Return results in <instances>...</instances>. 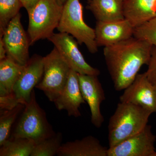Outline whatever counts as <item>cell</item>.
<instances>
[{
    "label": "cell",
    "instance_id": "cell-5",
    "mask_svg": "<svg viewBox=\"0 0 156 156\" xmlns=\"http://www.w3.org/2000/svg\"><path fill=\"white\" fill-rule=\"evenodd\" d=\"M62 9L57 0H40L28 12L27 34L30 46L39 40L49 39L54 34Z\"/></svg>",
    "mask_w": 156,
    "mask_h": 156
},
{
    "label": "cell",
    "instance_id": "cell-3",
    "mask_svg": "<svg viewBox=\"0 0 156 156\" xmlns=\"http://www.w3.org/2000/svg\"><path fill=\"white\" fill-rule=\"evenodd\" d=\"M83 8L80 0H68L63 5L61 19L57 30L69 34L79 44L85 45L90 53H97L95 31L87 25L83 18Z\"/></svg>",
    "mask_w": 156,
    "mask_h": 156
},
{
    "label": "cell",
    "instance_id": "cell-18",
    "mask_svg": "<svg viewBox=\"0 0 156 156\" xmlns=\"http://www.w3.org/2000/svg\"><path fill=\"white\" fill-rule=\"evenodd\" d=\"M23 66L7 56L0 60V96L13 93Z\"/></svg>",
    "mask_w": 156,
    "mask_h": 156
},
{
    "label": "cell",
    "instance_id": "cell-15",
    "mask_svg": "<svg viewBox=\"0 0 156 156\" xmlns=\"http://www.w3.org/2000/svg\"><path fill=\"white\" fill-rule=\"evenodd\" d=\"M108 148L95 136L89 135L80 140L62 144L58 156H107Z\"/></svg>",
    "mask_w": 156,
    "mask_h": 156
},
{
    "label": "cell",
    "instance_id": "cell-24",
    "mask_svg": "<svg viewBox=\"0 0 156 156\" xmlns=\"http://www.w3.org/2000/svg\"><path fill=\"white\" fill-rule=\"evenodd\" d=\"M147 66L146 75L149 80L156 87V47L153 46Z\"/></svg>",
    "mask_w": 156,
    "mask_h": 156
},
{
    "label": "cell",
    "instance_id": "cell-9",
    "mask_svg": "<svg viewBox=\"0 0 156 156\" xmlns=\"http://www.w3.org/2000/svg\"><path fill=\"white\" fill-rule=\"evenodd\" d=\"M151 128L147 125L137 134L109 147L107 156H156V136L153 134Z\"/></svg>",
    "mask_w": 156,
    "mask_h": 156
},
{
    "label": "cell",
    "instance_id": "cell-28",
    "mask_svg": "<svg viewBox=\"0 0 156 156\" xmlns=\"http://www.w3.org/2000/svg\"><path fill=\"white\" fill-rule=\"evenodd\" d=\"M68 0H57L58 3H59L62 6H63V5L65 4L66 2Z\"/></svg>",
    "mask_w": 156,
    "mask_h": 156
},
{
    "label": "cell",
    "instance_id": "cell-26",
    "mask_svg": "<svg viewBox=\"0 0 156 156\" xmlns=\"http://www.w3.org/2000/svg\"><path fill=\"white\" fill-rule=\"evenodd\" d=\"M23 7L24 8L28 13L34 8L40 0H20Z\"/></svg>",
    "mask_w": 156,
    "mask_h": 156
},
{
    "label": "cell",
    "instance_id": "cell-2",
    "mask_svg": "<svg viewBox=\"0 0 156 156\" xmlns=\"http://www.w3.org/2000/svg\"><path fill=\"white\" fill-rule=\"evenodd\" d=\"M151 114L149 111L133 104L120 102L109 121V147L142 131L148 125Z\"/></svg>",
    "mask_w": 156,
    "mask_h": 156
},
{
    "label": "cell",
    "instance_id": "cell-23",
    "mask_svg": "<svg viewBox=\"0 0 156 156\" xmlns=\"http://www.w3.org/2000/svg\"><path fill=\"white\" fill-rule=\"evenodd\" d=\"M133 36L146 41L153 46L156 47V17L134 28Z\"/></svg>",
    "mask_w": 156,
    "mask_h": 156
},
{
    "label": "cell",
    "instance_id": "cell-21",
    "mask_svg": "<svg viewBox=\"0 0 156 156\" xmlns=\"http://www.w3.org/2000/svg\"><path fill=\"white\" fill-rule=\"evenodd\" d=\"M23 7L20 0H0V37Z\"/></svg>",
    "mask_w": 156,
    "mask_h": 156
},
{
    "label": "cell",
    "instance_id": "cell-12",
    "mask_svg": "<svg viewBox=\"0 0 156 156\" xmlns=\"http://www.w3.org/2000/svg\"><path fill=\"white\" fill-rule=\"evenodd\" d=\"M78 76L81 93L91 111V122L96 128H100L104 122L101 105L105 96L98 76L78 74Z\"/></svg>",
    "mask_w": 156,
    "mask_h": 156
},
{
    "label": "cell",
    "instance_id": "cell-19",
    "mask_svg": "<svg viewBox=\"0 0 156 156\" xmlns=\"http://www.w3.org/2000/svg\"><path fill=\"white\" fill-rule=\"evenodd\" d=\"M35 145L33 140L11 136L0 146V156H30Z\"/></svg>",
    "mask_w": 156,
    "mask_h": 156
},
{
    "label": "cell",
    "instance_id": "cell-25",
    "mask_svg": "<svg viewBox=\"0 0 156 156\" xmlns=\"http://www.w3.org/2000/svg\"><path fill=\"white\" fill-rule=\"evenodd\" d=\"M20 104L14 93L0 96V110L12 109Z\"/></svg>",
    "mask_w": 156,
    "mask_h": 156
},
{
    "label": "cell",
    "instance_id": "cell-10",
    "mask_svg": "<svg viewBox=\"0 0 156 156\" xmlns=\"http://www.w3.org/2000/svg\"><path fill=\"white\" fill-rule=\"evenodd\" d=\"M43 58L35 54L23 66L13 90L20 103L25 105L29 102L34 88L41 80L44 74Z\"/></svg>",
    "mask_w": 156,
    "mask_h": 156
},
{
    "label": "cell",
    "instance_id": "cell-27",
    "mask_svg": "<svg viewBox=\"0 0 156 156\" xmlns=\"http://www.w3.org/2000/svg\"><path fill=\"white\" fill-rule=\"evenodd\" d=\"M7 52L2 38L0 37V60L7 57Z\"/></svg>",
    "mask_w": 156,
    "mask_h": 156
},
{
    "label": "cell",
    "instance_id": "cell-1",
    "mask_svg": "<svg viewBox=\"0 0 156 156\" xmlns=\"http://www.w3.org/2000/svg\"><path fill=\"white\" fill-rule=\"evenodd\" d=\"M152 48L148 42L134 36L104 48L107 67L116 91L126 89L143 66L147 65Z\"/></svg>",
    "mask_w": 156,
    "mask_h": 156
},
{
    "label": "cell",
    "instance_id": "cell-17",
    "mask_svg": "<svg viewBox=\"0 0 156 156\" xmlns=\"http://www.w3.org/2000/svg\"><path fill=\"white\" fill-rule=\"evenodd\" d=\"M124 0H91L87 9L97 21H111L124 19Z\"/></svg>",
    "mask_w": 156,
    "mask_h": 156
},
{
    "label": "cell",
    "instance_id": "cell-13",
    "mask_svg": "<svg viewBox=\"0 0 156 156\" xmlns=\"http://www.w3.org/2000/svg\"><path fill=\"white\" fill-rule=\"evenodd\" d=\"M94 29L98 46L105 48L133 37L134 28L124 18L115 21H97Z\"/></svg>",
    "mask_w": 156,
    "mask_h": 156
},
{
    "label": "cell",
    "instance_id": "cell-11",
    "mask_svg": "<svg viewBox=\"0 0 156 156\" xmlns=\"http://www.w3.org/2000/svg\"><path fill=\"white\" fill-rule=\"evenodd\" d=\"M120 97V102L133 104L156 113V87L149 80L145 73L138 74Z\"/></svg>",
    "mask_w": 156,
    "mask_h": 156
},
{
    "label": "cell",
    "instance_id": "cell-4",
    "mask_svg": "<svg viewBox=\"0 0 156 156\" xmlns=\"http://www.w3.org/2000/svg\"><path fill=\"white\" fill-rule=\"evenodd\" d=\"M55 133L44 111L37 102L34 89L30 100L25 105L11 136L31 139L37 144Z\"/></svg>",
    "mask_w": 156,
    "mask_h": 156
},
{
    "label": "cell",
    "instance_id": "cell-20",
    "mask_svg": "<svg viewBox=\"0 0 156 156\" xmlns=\"http://www.w3.org/2000/svg\"><path fill=\"white\" fill-rule=\"evenodd\" d=\"M24 107L20 103L12 109L0 110V146L10 138L12 126Z\"/></svg>",
    "mask_w": 156,
    "mask_h": 156
},
{
    "label": "cell",
    "instance_id": "cell-22",
    "mask_svg": "<svg viewBox=\"0 0 156 156\" xmlns=\"http://www.w3.org/2000/svg\"><path fill=\"white\" fill-rule=\"evenodd\" d=\"M62 135L61 132L56 133L53 136L36 144L30 156H53L57 155L62 144Z\"/></svg>",
    "mask_w": 156,
    "mask_h": 156
},
{
    "label": "cell",
    "instance_id": "cell-7",
    "mask_svg": "<svg viewBox=\"0 0 156 156\" xmlns=\"http://www.w3.org/2000/svg\"><path fill=\"white\" fill-rule=\"evenodd\" d=\"M54 45L71 69L80 74L98 76L100 72L84 58L75 38L65 33H54L48 39Z\"/></svg>",
    "mask_w": 156,
    "mask_h": 156
},
{
    "label": "cell",
    "instance_id": "cell-6",
    "mask_svg": "<svg viewBox=\"0 0 156 156\" xmlns=\"http://www.w3.org/2000/svg\"><path fill=\"white\" fill-rule=\"evenodd\" d=\"M44 74L35 88L54 102L64 89L71 69L56 48L43 58Z\"/></svg>",
    "mask_w": 156,
    "mask_h": 156
},
{
    "label": "cell",
    "instance_id": "cell-29",
    "mask_svg": "<svg viewBox=\"0 0 156 156\" xmlns=\"http://www.w3.org/2000/svg\"><path fill=\"white\" fill-rule=\"evenodd\" d=\"M90 1H91V0H88V2H90Z\"/></svg>",
    "mask_w": 156,
    "mask_h": 156
},
{
    "label": "cell",
    "instance_id": "cell-8",
    "mask_svg": "<svg viewBox=\"0 0 156 156\" xmlns=\"http://www.w3.org/2000/svg\"><path fill=\"white\" fill-rule=\"evenodd\" d=\"M7 56L22 66L30 59L29 48L30 45L28 34L26 32L21 22L19 13L9 23L2 36Z\"/></svg>",
    "mask_w": 156,
    "mask_h": 156
},
{
    "label": "cell",
    "instance_id": "cell-16",
    "mask_svg": "<svg viewBox=\"0 0 156 156\" xmlns=\"http://www.w3.org/2000/svg\"><path fill=\"white\" fill-rule=\"evenodd\" d=\"M125 19L134 28L156 17V0H124Z\"/></svg>",
    "mask_w": 156,
    "mask_h": 156
},
{
    "label": "cell",
    "instance_id": "cell-14",
    "mask_svg": "<svg viewBox=\"0 0 156 156\" xmlns=\"http://www.w3.org/2000/svg\"><path fill=\"white\" fill-rule=\"evenodd\" d=\"M53 102L57 109L66 111L69 116H81L80 107L86 101L81 93L78 73L71 69L64 89Z\"/></svg>",
    "mask_w": 156,
    "mask_h": 156
}]
</instances>
